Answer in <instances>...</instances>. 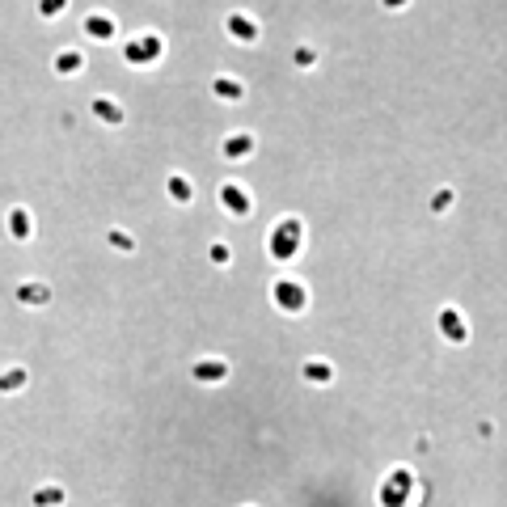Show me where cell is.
Listing matches in <instances>:
<instances>
[{
	"label": "cell",
	"instance_id": "6da1fadb",
	"mask_svg": "<svg viewBox=\"0 0 507 507\" xmlns=\"http://www.w3.org/2000/svg\"><path fill=\"white\" fill-rule=\"evenodd\" d=\"M220 203H224L233 216H250V195H245L241 186H233V182L220 186Z\"/></svg>",
	"mask_w": 507,
	"mask_h": 507
},
{
	"label": "cell",
	"instance_id": "7a4b0ae2",
	"mask_svg": "<svg viewBox=\"0 0 507 507\" xmlns=\"http://www.w3.org/2000/svg\"><path fill=\"white\" fill-rule=\"evenodd\" d=\"M224 25H228V34H237L241 42H258V25H254L245 13H228V21H224Z\"/></svg>",
	"mask_w": 507,
	"mask_h": 507
},
{
	"label": "cell",
	"instance_id": "3957f363",
	"mask_svg": "<svg viewBox=\"0 0 507 507\" xmlns=\"http://www.w3.org/2000/svg\"><path fill=\"white\" fill-rule=\"evenodd\" d=\"M224 377H228L224 360H199L195 364V381H224Z\"/></svg>",
	"mask_w": 507,
	"mask_h": 507
},
{
	"label": "cell",
	"instance_id": "277c9868",
	"mask_svg": "<svg viewBox=\"0 0 507 507\" xmlns=\"http://www.w3.org/2000/svg\"><path fill=\"white\" fill-rule=\"evenodd\" d=\"M300 372H305V381H313V385H330V381H334V368L322 364V360H309Z\"/></svg>",
	"mask_w": 507,
	"mask_h": 507
},
{
	"label": "cell",
	"instance_id": "5b68a950",
	"mask_svg": "<svg viewBox=\"0 0 507 507\" xmlns=\"http://www.w3.org/2000/svg\"><path fill=\"white\" fill-rule=\"evenodd\" d=\"M85 34H89V38H110V34H114V21L102 17V13H93V17H85Z\"/></svg>",
	"mask_w": 507,
	"mask_h": 507
},
{
	"label": "cell",
	"instance_id": "8992f818",
	"mask_svg": "<svg viewBox=\"0 0 507 507\" xmlns=\"http://www.w3.org/2000/svg\"><path fill=\"white\" fill-rule=\"evenodd\" d=\"M254 152V135H228L224 140V157L233 161V157H250Z\"/></svg>",
	"mask_w": 507,
	"mask_h": 507
},
{
	"label": "cell",
	"instance_id": "52a82bcc",
	"mask_svg": "<svg viewBox=\"0 0 507 507\" xmlns=\"http://www.w3.org/2000/svg\"><path fill=\"white\" fill-rule=\"evenodd\" d=\"M157 51H161V38H140L127 47V59H152Z\"/></svg>",
	"mask_w": 507,
	"mask_h": 507
},
{
	"label": "cell",
	"instance_id": "ba28073f",
	"mask_svg": "<svg viewBox=\"0 0 507 507\" xmlns=\"http://www.w3.org/2000/svg\"><path fill=\"white\" fill-rule=\"evenodd\" d=\"M80 63H85V55H80V51H59V55H55V72H59V76L80 72Z\"/></svg>",
	"mask_w": 507,
	"mask_h": 507
},
{
	"label": "cell",
	"instance_id": "9c48e42d",
	"mask_svg": "<svg viewBox=\"0 0 507 507\" xmlns=\"http://www.w3.org/2000/svg\"><path fill=\"white\" fill-rule=\"evenodd\" d=\"M8 228H13L17 241H25V237H30V212H25V207H13V212H8Z\"/></svg>",
	"mask_w": 507,
	"mask_h": 507
},
{
	"label": "cell",
	"instance_id": "30bf717a",
	"mask_svg": "<svg viewBox=\"0 0 507 507\" xmlns=\"http://www.w3.org/2000/svg\"><path fill=\"white\" fill-rule=\"evenodd\" d=\"M30 503H34V507H55V503H63V487H42V491H34V495H30Z\"/></svg>",
	"mask_w": 507,
	"mask_h": 507
},
{
	"label": "cell",
	"instance_id": "8fae6325",
	"mask_svg": "<svg viewBox=\"0 0 507 507\" xmlns=\"http://www.w3.org/2000/svg\"><path fill=\"white\" fill-rule=\"evenodd\" d=\"M93 114H97L102 123H123V110H118L110 97H97V102H93Z\"/></svg>",
	"mask_w": 507,
	"mask_h": 507
},
{
	"label": "cell",
	"instance_id": "7c38bea8",
	"mask_svg": "<svg viewBox=\"0 0 507 507\" xmlns=\"http://www.w3.org/2000/svg\"><path fill=\"white\" fill-rule=\"evenodd\" d=\"M165 186H169V195H173L178 203H190V195H195V190H190V182H186L182 173H169V178H165Z\"/></svg>",
	"mask_w": 507,
	"mask_h": 507
},
{
	"label": "cell",
	"instance_id": "4fadbf2b",
	"mask_svg": "<svg viewBox=\"0 0 507 507\" xmlns=\"http://www.w3.org/2000/svg\"><path fill=\"white\" fill-rule=\"evenodd\" d=\"M275 296H279V305H288V309H300V305H305V292H296V283H275Z\"/></svg>",
	"mask_w": 507,
	"mask_h": 507
},
{
	"label": "cell",
	"instance_id": "5bb4252c",
	"mask_svg": "<svg viewBox=\"0 0 507 507\" xmlns=\"http://www.w3.org/2000/svg\"><path fill=\"white\" fill-rule=\"evenodd\" d=\"M17 296H21L25 305H42V300H51V292H47L42 283H21V288H17Z\"/></svg>",
	"mask_w": 507,
	"mask_h": 507
},
{
	"label": "cell",
	"instance_id": "9a60e30c",
	"mask_svg": "<svg viewBox=\"0 0 507 507\" xmlns=\"http://www.w3.org/2000/svg\"><path fill=\"white\" fill-rule=\"evenodd\" d=\"M25 381H30V372H25V368H17V372H4V377H0V393H17Z\"/></svg>",
	"mask_w": 507,
	"mask_h": 507
},
{
	"label": "cell",
	"instance_id": "2e32d148",
	"mask_svg": "<svg viewBox=\"0 0 507 507\" xmlns=\"http://www.w3.org/2000/svg\"><path fill=\"white\" fill-rule=\"evenodd\" d=\"M106 241H110L114 250H123V254H135V237H127L123 228H110V233H106Z\"/></svg>",
	"mask_w": 507,
	"mask_h": 507
},
{
	"label": "cell",
	"instance_id": "e0dca14e",
	"mask_svg": "<svg viewBox=\"0 0 507 507\" xmlns=\"http://www.w3.org/2000/svg\"><path fill=\"white\" fill-rule=\"evenodd\" d=\"M216 93H220V97H233V102H237V97H241L245 89H241V80H228V76H216Z\"/></svg>",
	"mask_w": 507,
	"mask_h": 507
},
{
	"label": "cell",
	"instance_id": "ac0fdd59",
	"mask_svg": "<svg viewBox=\"0 0 507 507\" xmlns=\"http://www.w3.org/2000/svg\"><path fill=\"white\" fill-rule=\"evenodd\" d=\"M440 322H444V330H448V334H453L457 343L465 338V330H461V317H457V309H444V313H440Z\"/></svg>",
	"mask_w": 507,
	"mask_h": 507
},
{
	"label": "cell",
	"instance_id": "d6986e66",
	"mask_svg": "<svg viewBox=\"0 0 507 507\" xmlns=\"http://www.w3.org/2000/svg\"><path fill=\"white\" fill-rule=\"evenodd\" d=\"M63 8H68V0H38V13H42V17H59Z\"/></svg>",
	"mask_w": 507,
	"mask_h": 507
},
{
	"label": "cell",
	"instance_id": "ffe728a7",
	"mask_svg": "<svg viewBox=\"0 0 507 507\" xmlns=\"http://www.w3.org/2000/svg\"><path fill=\"white\" fill-rule=\"evenodd\" d=\"M228 258H233V254H228V245H224V241H216V245H212V262H220V267H224Z\"/></svg>",
	"mask_w": 507,
	"mask_h": 507
},
{
	"label": "cell",
	"instance_id": "44dd1931",
	"mask_svg": "<svg viewBox=\"0 0 507 507\" xmlns=\"http://www.w3.org/2000/svg\"><path fill=\"white\" fill-rule=\"evenodd\" d=\"M313 59H317V51H313V47H296V63H305V68H309Z\"/></svg>",
	"mask_w": 507,
	"mask_h": 507
},
{
	"label": "cell",
	"instance_id": "7402d4cb",
	"mask_svg": "<svg viewBox=\"0 0 507 507\" xmlns=\"http://www.w3.org/2000/svg\"><path fill=\"white\" fill-rule=\"evenodd\" d=\"M448 203H453V190H440V195H436V199H432V207H436V212H444V207H448Z\"/></svg>",
	"mask_w": 507,
	"mask_h": 507
},
{
	"label": "cell",
	"instance_id": "603a6c76",
	"mask_svg": "<svg viewBox=\"0 0 507 507\" xmlns=\"http://www.w3.org/2000/svg\"><path fill=\"white\" fill-rule=\"evenodd\" d=\"M402 4H406V0H385V8H402Z\"/></svg>",
	"mask_w": 507,
	"mask_h": 507
}]
</instances>
